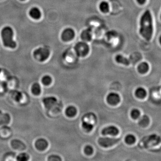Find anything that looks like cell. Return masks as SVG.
<instances>
[{
  "label": "cell",
  "instance_id": "32",
  "mask_svg": "<svg viewBox=\"0 0 161 161\" xmlns=\"http://www.w3.org/2000/svg\"><path fill=\"white\" fill-rule=\"evenodd\" d=\"M146 0H136L137 2L140 5L144 4V3L146 2Z\"/></svg>",
  "mask_w": 161,
  "mask_h": 161
},
{
  "label": "cell",
  "instance_id": "5",
  "mask_svg": "<svg viewBox=\"0 0 161 161\" xmlns=\"http://www.w3.org/2000/svg\"><path fill=\"white\" fill-rule=\"evenodd\" d=\"M50 55V51L44 48H40L34 51V58L39 61H44L48 58Z\"/></svg>",
  "mask_w": 161,
  "mask_h": 161
},
{
  "label": "cell",
  "instance_id": "30",
  "mask_svg": "<svg viewBox=\"0 0 161 161\" xmlns=\"http://www.w3.org/2000/svg\"><path fill=\"white\" fill-rule=\"evenodd\" d=\"M84 151L85 154H87V155H91L93 153V148L91 146L87 145L84 148Z\"/></svg>",
  "mask_w": 161,
  "mask_h": 161
},
{
  "label": "cell",
  "instance_id": "8",
  "mask_svg": "<svg viewBox=\"0 0 161 161\" xmlns=\"http://www.w3.org/2000/svg\"><path fill=\"white\" fill-rule=\"evenodd\" d=\"M61 39L64 41L68 42L71 41L75 37V32L71 28L65 29L61 34Z\"/></svg>",
  "mask_w": 161,
  "mask_h": 161
},
{
  "label": "cell",
  "instance_id": "33",
  "mask_svg": "<svg viewBox=\"0 0 161 161\" xmlns=\"http://www.w3.org/2000/svg\"><path fill=\"white\" fill-rule=\"evenodd\" d=\"M21 1H25V0H21Z\"/></svg>",
  "mask_w": 161,
  "mask_h": 161
},
{
  "label": "cell",
  "instance_id": "26",
  "mask_svg": "<svg viewBox=\"0 0 161 161\" xmlns=\"http://www.w3.org/2000/svg\"><path fill=\"white\" fill-rule=\"evenodd\" d=\"M82 127L87 132H90L93 128V125L88 121H83L82 123Z\"/></svg>",
  "mask_w": 161,
  "mask_h": 161
},
{
  "label": "cell",
  "instance_id": "2",
  "mask_svg": "<svg viewBox=\"0 0 161 161\" xmlns=\"http://www.w3.org/2000/svg\"><path fill=\"white\" fill-rule=\"evenodd\" d=\"M1 35L4 45L5 47L14 49L16 47V43L13 40L14 31L12 28L5 27L1 31Z\"/></svg>",
  "mask_w": 161,
  "mask_h": 161
},
{
  "label": "cell",
  "instance_id": "34",
  "mask_svg": "<svg viewBox=\"0 0 161 161\" xmlns=\"http://www.w3.org/2000/svg\"><path fill=\"white\" fill-rule=\"evenodd\" d=\"M1 69H0V73H1Z\"/></svg>",
  "mask_w": 161,
  "mask_h": 161
},
{
  "label": "cell",
  "instance_id": "24",
  "mask_svg": "<svg viewBox=\"0 0 161 161\" xmlns=\"http://www.w3.org/2000/svg\"><path fill=\"white\" fill-rule=\"evenodd\" d=\"M150 123V119L146 115H144L140 118L139 124L142 127H146Z\"/></svg>",
  "mask_w": 161,
  "mask_h": 161
},
{
  "label": "cell",
  "instance_id": "14",
  "mask_svg": "<svg viewBox=\"0 0 161 161\" xmlns=\"http://www.w3.org/2000/svg\"><path fill=\"white\" fill-rule=\"evenodd\" d=\"M92 32L89 29L83 31L80 34V38L84 42H89L92 39Z\"/></svg>",
  "mask_w": 161,
  "mask_h": 161
},
{
  "label": "cell",
  "instance_id": "11",
  "mask_svg": "<svg viewBox=\"0 0 161 161\" xmlns=\"http://www.w3.org/2000/svg\"><path fill=\"white\" fill-rule=\"evenodd\" d=\"M118 129L114 126H109L103 129L102 133L104 135H110L112 136H116L119 133Z\"/></svg>",
  "mask_w": 161,
  "mask_h": 161
},
{
  "label": "cell",
  "instance_id": "18",
  "mask_svg": "<svg viewBox=\"0 0 161 161\" xmlns=\"http://www.w3.org/2000/svg\"><path fill=\"white\" fill-rule=\"evenodd\" d=\"M77 110L75 107L70 106L65 110V114L68 117H74L76 115Z\"/></svg>",
  "mask_w": 161,
  "mask_h": 161
},
{
  "label": "cell",
  "instance_id": "28",
  "mask_svg": "<svg viewBox=\"0 0 161 161\" xmlns=\"http://www.w3.org/2000/svg\"><path fill=\"white\" fill-rule=\"evenodd\" d=\"M140 115H141V113H140V111L138 109H134L131 111V117L133 119L136 120L138 119L140 117Z\"/></svg>",
  "mask_w": 161,
  "mask_h": 161
},
{
  "label": "cell",
  "instance_id": "17",
  "mask_svg": "<svg viewBox=\"0 0 161 161\" xmlns=\"http://www.w3.org/2000/svg\"><path fill=\"white\" fill-rule=\"evenodd\" d=\"M16 159L18 161H31V159L30 155L25 152L18 153Z\"/></svg>",
  "mask_w": 161,
  "mask_h": 161
},
{
  "label": "cell",
  "instance_id": "4",
  "mask_svg": "<svg viewBox=\"0 0 161 161\" xmlns=\"http://www.w3.org/2000/svg\"><path fill=\"white\" fill-rule=\"evenodd\" d=\"M10 146L13 151L18 153L25 152L27 149L25 143L19 139H15L11 140L10 142Z\"/></svg>",
  "mask_w": 161,
  "mask_h": 161
},
{
  "label": "cell",
  "instance_id": "6",
  "mask_svg": "<svg viewBox=\"0 0 161 161\" xmlns=\"http://www.w3.org/2000/svg\"><path fill=\"white\" fill-rule=\"evenodd\" d=\"M75 51L79 57H85L89 51V47L86 42H79L75 46Z\"/></svg>",
  "mask_w": 161,
  "mask_h": 161
},
{
  "label": "cell",
  "instance_id": "9",
  "mask_svg": "<svg viewBox=\"0 0 161 161\" xmlns=\"http://www.w3.org/2000/svg\"><path fill=\"white\" fill-rule=\"evenodd\" d=\"M107 100L110 104L115 105L120 102V99L119 95L117 94L111 93L107 95Z\"/></svg>",
  "mask_w": 161,
  "mask_h": 161
},
{
  "label": "cell",
  "instance_id": "10",
  "mask_svg": "<svg viewBox=\"0 0 161 161\" xmlns=\"http://www.w3.org/2000/svg\"><path fill=\"white\" fill-rule=\"evenodd\" d=\"M57 102V100L55 97H48L44 98L43 103L46 108L50 109L52 107L54 106Z\"/></svg>",
  "mask_w": 161,
  "mask_h": 161
},
{
  "label": "cell",
  "instance_id": "12",
  "mask_svg": "<svg viewBox=\"0 0 161 161\" xmlns=\"http://www.w3.org/2000/svg\"><path fill=\"white\" fill-rule=\"evenodd\" d=\"M11 117L7 113H4L0 111V126H7L10 123Z\"/></svg>",
  "mask_w": 161,
  "mask_h": 161
},
{
  "label": "cell",
  "instance_id": "13",
  "mask_svg": "<svg viewBox=\"0 0 161 161\" xmlns=\"http://www.w3.org/2000/svg\"><path fill=\"white\" fill-rule=\"evenodd\" d=\"M12 132L10 128L6 126H3L0 129V137L3 139H8L12 135Z\"/></svg>",
  "mask_w": 161,
  "mask_h": 161
},
{
  "label": "cell",
  "instance_id": "1",
  "mask_svg": "<svg viewBox=\"0 0 161 161\" xmlns=\"http://www.w3.org/2000/svg\"><path fill=\"white\" fill-rule=\"evenodd\" d=\"M153 33V21L151 12L146 10L141 16L140 21L139 33L147 41H150Z\"/></svg>",
  "mask_w": 161,
  "mask_h": 161
},
{
  "label": "cell",
  "instance_id": "31",
  "mask_svg": "<svg viewBox=\"0 0 161 161\" xmlns=\"http://www.w3.org/2000/svg\"><path fill=\"white\" fill-rule=\"evenodd\" d=\"M21 94L20 93H15V97L14 99L15 100V101L18 102V101L20 100V99L21 98Z\"/></svg>",
  "mask_w": 161,
  "mask_h": 161
},
{
  "label": "cell",
  "instance_id": "21",
  "mask_svg": "<svg viewBox=\"0 0 161 161\" xmlns=\"http://www.w3.org/2000/svg\"><path fill=\"white\" fill-rule=\"evenodd\" d=\"M99 8L101 12L104 13H107L109 11V5L108 3L105 1H103L100 3Z\"/></svg>",
  "mask_w": 161,
  "mask_h": 161
},
{
  "label": "cell",
  "instance_id": "15",
  "mask_svg": "<svg viewBox=\"0 0 161 161\" xmlns=\"http://www.w3.org/2000/svg\"><path fill=\"white\" fill-rule=\"evenodd\" d=\"M31 93L35 96L40 95L42 91L41 85L37 82L33 83L31 87Z\"/></svg>",
  "mask_w": 161,
  "mask_h": 161
},
{
  "label": "cell",
  "instance_id": "29",
  "mask_svg": "<svg viewBox=\"0 0 161 161\" xmlns=\"http://www.w3.org/2000/svg\"><path fill=\"white\" fill-rule=\"evenodd\" d=\"M4 161H18L16 156L13 153H7L5 157Z\"/></svg>",
  "mask_w": 161,
  "mask_h": 161
},
{
  "label": "cell",
  "instance_id": "25",
  "mask_svg": "<svg viewBox=\"0 0 161 161\" xmlns=\"http://www.w3.org/2000/svg\"><path fill=\"white\" fill-rule=\"evenodd\" d=\"M46 161H63L62 159L59 155L51 154L46 158Z\"/></svg>",
  "mask_w": 161,
  "mask_h": 161
},
{
  "label": "cell",
  "instance_id": "16",
  "mask_svg": "<svg viewBox=\"0 0 161 161\" xmlns=\"http://www.w3.org/2000/svg\"><path fill=\"white\" fill-rule=\"evenodd\" d=\"M29 15L32 18L38 20L41 17V13L40 10L38 8L34 7L30 10Z\"/></svg>",
  "mask_w": 161,
  "mask_h": 161
},
{
  "label": "cell",
  "instance_id": "22",
  "mask_svg": "<svg viewBox=\"0 0 161 161\" xmlns=\"http://www.w3.org/2000/svg\"><path fill=\"white\" fill-rule=\"evenodd\" d=\"M135 94L137 98L143 99L146 95V91L143 88L139 87L136 90Z\"/></svg>",
  "mask_w": 161,
  "mask_h": 161
},
{
  "label": "cell",
  "instance_id": "7",
  "mask_svg": "<svg viewBox=\"0 0 161 161\" xmlns=\"http://www.w3.org/2000/svg\"><path fill=\"white\" fill-rule=\"evenodd\" d=\"M120 140L118 138H110V137H101L99 139V144L104 147H108L117 144Z\"/></svg>",
  "mask_w": 161,
  "mask_h": 161
},
{
  "label": "cell",
  "instance_id": "19",
  "mask_svg": "<svg viewBox=\"0 0 161 161\" xmlns=\"http://www.w3.org/2000/svg\"><path fill=\"white\" fill-rule=\"evenodd\" d=\"M116 61L119 63L122 64L124 65H129L130 64V61L127 58L123 56L122 55H118L116 57Z\"/></svg>",
  "mask_w": 161,
  "mask_h": 161
},
{
  "label": "cell",
  "instance_id": "23",
  "mask_svg": "<svg viewBox=\"0 0 161 161\" xmlns=\"http://www.w3.org/2000/svg\"><path fill=\"white\" fill-rule=\"evenodd\" d=\"M52 82V79L50 76L46 75L41 78V82L45 86H49Z\"/></svg>",
  "mask_w": 161,
  "mask_h": 161
},
{
  "label": "cell",
  "instance_id": "27",
  "mask_svg": "<svg viewBox=\"0 0 161 161\" xmlns=\"http://www.w3.org/2000/svg\"><path fill=\"white\" fill-rule=\"evenodd\" d=\"M125 141L127 144L129 145L133 144L136 141V137L132 134H129L125 137Z\"/></svg>",
  "mask_w": 161,
  "mask_h": 161
},
{
  "label": "cell",
  "instance_id": "20",
  "mask_svg": "<svg viewBox=\"0 0 161 161\" xmlns=\"http://www.w3.org/2000/svg\"><path fill=\"white\" fill-rule=\"evenodd\" d=\"M149 66L146 62H142L138 66V71L141 74H145L148 71Z\"/></svg>",
  "mask_w": 161,
  "mask_h": 161
},
{
  "label": "cell",
  "instance_id": "3",
  "mask_svg": "<svg viewBox=\"0 0 161 161\" xmlns=\"http://www.w3.org/2000/svg\"><path fill=\"white\" fill-rule=\"evenodd\" d=\"M34 147L35 150L38 152L44 153L48 150L50 144L48 140L45 138H40L34 141Z\"/></svg>",
  "mask_w": 161,
  "mask_h": 161
}]
</instances>
